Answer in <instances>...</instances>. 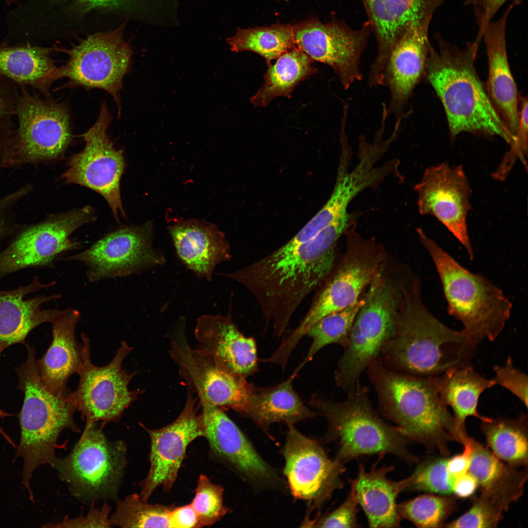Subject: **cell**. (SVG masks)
<instances>
[{
	"label": "cell",
	"instance_id": "1",
	"mask_svg": "<svg viewBox=\"0 0 528 528\" xmlns=\"http://www.w3.org/2000/svg\"><path fill=\"white\" fill-rule=\"evenodd\" d=\"M344 221L329 225L311 239L283 252L276 250L234 272L220 275L242 285L257 301L275 336L286 331L301 303L331 272Z\"/></svg>",
	"mask_w": 528,
	"mask_h": 528
},
{
	"label": "cell",
	"instance_id": "2",
	"mask_svg": "<svg viewBox=\"0 0 528 528\" xmlns=\"http://www.w3.org/2000/svg\"><path fill=\"white\" fill-rule=\"evenodd\" d=\"M400 299L395 333L378 359L386 368L418 377H436L471 365L476 344L462 330L439 321L423 304L419 280L399 286Z\"/></svg>",
	"mask_w": 528,
	"mask_h": 528
},
{
	"label": "cell",
	"instance_id": "3",
	"mask_svg": "<svg viewBox=\"0 0 528 528\" xmlns=\"http://www.w3.org/2000/svg\"><path fill=\"white\" fill-rule=\"evenodd\" d=\"M438 50L430 45L424 76L444 108L450 137L468 132L497 135L509 144L512 137L494 108L475 68L482 38L461 49L435 35Z\"/></svg>",
	"mask_w": 528,
	"mask_h": 528
},
{
	"label": "cell",
	"instance_id": "4",
	"mask_svg": "<svg viewBox=\"0 0 528 528\" xmlns=\"http://www.w3.org/2000/svg\"><path fill=\"white\" fill-rule=\"evenodd\" d=\"M382 415L408 440L448 456L456 440L453 416L441 400L436 377H418L386 368L378 359L366 370Z\"/></svg>",
	"mask_w": 528,
	"mask_h": 528
},
{
	"label": "cell",
	"instance_id": "5",
	"mask_svg": "<svg viewBox=\"0 0 528 528\" xmlns=\"http://www.w3.org/2000/svg\"><path fill=\"white\" fill-rule=\"evenodd\" d=\"M309 404L327 422L324 438L336 443V461L344 463L362 455L390 454L409 464L417 462L407 448L408 440L374 410L367 387L360 384L341 401L313 395Z\"/></svg>",
	"mask_w": 528,
	"mask_h": 528
},
{
	"label": "cell",
	"instance_id": "6",
	"mask_svg": "<svg viewBox=\"0 0 528 528\" xmlns=\"http://www.w3.org/2000/svg\"><path fill=\"white\" fill-rule=\"evenodd\" d=\"M26 348V359L17 369L24 398L19 414L20 440L15 458L22 459V483L32 498L33 473L55 456L61 433L66 429L80 431L74 419L76 410L67 396H59L46 386L39 372L34 349L29 345Z\"/></svg>",
	"mask_w": 528,
	"mask_h": 528
},
{
	"label": "cell",
	"instance_id": "7",
	"mask_svg": "<svg viewBox=\"0 0 528 528\" xmlns=\"http://www.w3.org/2000/svg\"><path fill=\"white\" fill-rule=\"evenodd\" d=\"M439 275L448 313L460 321L462 330L476 345L494 341L509 319L512 305L485 276L471 272L428 237L416 230Z\"/></svg>",
	"mask_w": 528,
	"mask_h": 528
},
{
	"label": "cell",
	"instance_id": "8",
	"mask_svg": "<svg viewBox=\"0 0 528 528\" xmlns=\"http://www.w3.org/2000/svg\"><path fill=\"white\" fill-rule=\"evenodd\" d=\"M104 426L85 425L70 453L55 456L49 464L74 497L84 503L115 499L127 464V446L121 440H110Z\"/></svg>",
	"mask_w": 528,
	"mask_h": 528
},
{
	"label": "cell",
	"instance_id": "9",
	"mask_svg": "<svg viewBox=\"0 0 528 528\" xmlns=\"http://www.w3.org/2000/svg\"><path fill=\"white\" fill-rule=\"evenodd\" d=\"M364 298L334 372L336 385L346 393L360 384L362 373L394 335L400 291L379 271Z\"/></svg>",
	"mask_w": 528,
	"mask_h": 528
},
{
	"label": "cell",
	"instance_id": "10",
	"mask_svg": "<svg viewBox=\"0 0 528 528\" xmlns=\"http://www.w3.org/2000/svg\"><path fill=\"white\" fill-rule=\"evenodd\" d=\"M356 225L344 233L346 250L336 269L298 326L283 341L286 349L293 350L321 318L355 303L380 271L385 257L383 246L374 238H363L355 231Z\"/></svg>",
	"mask_w": 528,
	"mask_h": 528
},
{
	"label": "cell",
	"instance_id": "11",
	"mask_svg": "<svg viewBox=\"0 0 528 528\" xmlns=\"http://www.w3.org/2000/svg\"><path fill=\"white\" fill-rule=\"evenodd\" d=\"M14 130L3 168H15L52 160L63 154L72 136L66 106L20 87Z\"/></svg>",
	"mask_w": 528,
	"mask_h": 528
},
{
	"label": "cell",
	"instance_id": "12",
	"mask_svg": "<svg viewBox=\"0 0 528 528\" xmlns=\"http://www.w3.org/2000/svg\"><path fill=\"white\" fill-rule=\"evenodd\" d=\"M81 338L82 361L77 373L79 382L76 390L67 394V399L76 411L80 412L85 425L101 422L104 426L118 421L144 390L129 389L136 372L129 373L122 368L132 347L122 341L110 362L99 367L91 360L89 339L84 333Z\"/></svg>",
	"mask_w": 528,
	"mask_h": 528
},
{
	"label": "cell",
	"instance_id": "13",
	"mask_svg": "<svg viewBox=\"0 0 528 528\" xmlns=\"http://www.w3.org/2000/svg\"><path fill=\"white\" fill-rule=\"evenodd\" d=\"M63 51L68 59L60 67L61 78H67L71 86L105 90L116 102L120 115L123 81L133 52L124 39L123 28L90 35Z\"/></svg>",
	"mask_w": 528,
	"mask_h": 528
},
{
	"label": "cell",
	"instance_id": "14",
	"mask_svg": "<svg viewBox=\"0 0 528 528\" xmlns=\"http://www.w3.org/2000/svg\"><path fill=\"white\" fill-rule=\"evenodd\" d=\"M206 438L212 453L254 493H286V482L258 452L249 439L221 409L198 399Z\"/></svg>",
	"mask_w": 528,
	"mask_h": 528
},
{
	"label": "cell",
	"instance_id": "15",
	"mask_svg": "<svg viewBox=\"0 0 528 528\" xmlns=\"http://www.w3.org/2000/svg\"><path fill=\"white\" fill-rule=\"evenodd\" d=\"M111 121L104 102L95 123L81 135L86 143L84 149L70 157L62 177L67 184L84 186L102 195L118 221L119 214L125 216L120 190L125 163L123 150L114 148L108 135Z\"/></svg>",
	"mask_w": 528,
	"mask_h": 528
},
{
	"label": "cell",
	"instance_id": "16",
	"mask_svg": "<svg viewBox=\"0 0 528 528\" xmlns=\"http://www.w3.org/2000/svg\"><path fill=\"white\" fill-rule=\"evenodd\" d=\"M371 31L368 21L355 29L336 18L328 22L309 19L293 26L297 47L330 66L345 90L362 79L360 61Z\"/></svg>",
	"mask_w": 528,
	"mask_h": 528
},
{
	"label": "cell",
	"instance_id": "17",
	"mask_svg": "<svg viewBox=\"0 0 528 528\" xmlns=\"http://www.w3.org/2000/svg\"><path fill=\"white\" fill-rule=\"evenodd\" d=\"M180 317L170 333L169 353L180 374L198 399L219 407L232 409L245 417L252 384L217 366L190 346Z\"/></svg>",
	"mask_w": 528,
	"mask_h": 528
},
{
	"label": "cell",
	"instance_id": "18",
	"mask_svg": "<svg viewBox=\"0 0 528 528\" xmlns=\"http://www.w3.org/2000/svg\"><path fill=\"white\" fill-rule=\"evenodd\" d=\"M282 453L288 488L311 510L320 508L336 490L343 487L344 463L329 457L320 443L287 425Z\"/></svg>",
	"mask_w": 528,
	"mask_h": 528
},
{
	"label": "cell",
	"instance_id": "19",
	"mask_svg": "<svg viewBox=\"0 0 528 528\" xmlns=\"http://www.w3.org/2000/svg\"><path fill=\"white\" fill-rule=\"evenodd\" d=\"M65 260L84 264L88 280L96 282L129 276L162 264L165 258L153 246L152 223L147 222L113 231Z\"/></svg>",
	"mask_w": 528,
	"mask_h": 528
},
{
	"label": "cell",
	"instance_id": "20",
	"mask_svg": "<svg viewBox=\"0 0 528 528\" xmlns=\"http://www.w3.org/2000/svg\"><path fill=\"white\" fill-rule=\"evenodd\" d=\"M95 219L93 209L87 206L26 228L0 253V277L29 267L50 265L62 254L81 249V243L69 237Z\"/></svg>",
	"mask_w": 528,
	"mask_h": 528
},
{
	"label": "cell",
	"instance_id": "21",
	"mask_svg": "<svg viewBox=\"0 0 528 528\" xmlns=\"http://www.w3.org/2000/svg\"><path fill=\"white\" fill-rule=\"evenodd\" d=\"M414 190L420 214L435 217L462 244L473 260L474 250L467 225L472 190L462 165L454 166L445 162L429 166Z\"/></svg>",
	"mask_w": 528,
	"mask_h": 528
},
{
	"label": "cell",
	"instance_id": "22",
	"mask_svg": "<svg viewBox=\"0 0 528 528\" xmlns=\"http://www.w3.org/2000/svg\"><path fill=\"white\" fill-rule=\"evenodd\" d=\"M198 399L188 388L183 410L172 423L159 429L151 430L141 423L151 441L150 466L140 484L141 498L147 501L161 487L169 491L176 481L188 446L197 438L204 437L201 413L198 411Z\"/></svg>",
	"mask_w": 528,
	"mask_h": 528
},
{
	"label": "cell",
	"instance_id": "23",
	"mask_svg": "<svg viewBox=\"0 0 528 528\" xmlns=\"http://www.w3.org/2000/svg\"><path fill=\"white\" fill-rule=\"evenodd\" d=\"M429 26L408 25L398 37L387 58L383 75V86L390 91L388 116L396 120L407 117L411 110L406 107L417 85L424 76L431 45Z\"/></svg>",
	"mask_w": 528,
	"mask_h": 528
},
{
	"label": "cell",
	"instance_id": "24",
	"mask_svg": "<svg viewBox=\"0 0 528 528\" xmlns=\"http://www.w3.org/2000/svg\"><path fill=\"white\" fill-rule=\"evenodd\" d=\"M377 44L367 80L381 84L386 63L396 40L410 24L430 25L435 12L448 0H361Z\"/></svg>",
	"mask_w": 528,
	"mask_h": 528
},
{
	"label": "cell",
	"instance_id": "25",
	"mask_svg": "<svg viewBox=\"0 0 528 528\" xmlns=\"http://www.w3.org/2000/svg\"><path fill=\"white\" fill-rule=\"evenodd\" d=\"M231 313L230 309L226 315L199 317L194 331L195 349L220 368L246 379L258 370L256 343L239 330Z\"/></svg>",
	"mask_w": 528,
	"mask_h": 528
},
{
	"label": "cell",
	"instance_id": "26",
	"mask_svg": "<svg viewBox=\"0 0 528 528\" xmlns=\"http://www.w3.org/2000/svg\"><path fill=\"white\" fill-rule=\"evenodd\" d=\"M515 5L513 2L508 5L499 19L488 23L482 33L488 64L486 90L513 139L519 123V97L507 57L506 28L507 19Z\"/></svg>",
	"mask_w": 528,
	"mask_h": 528
},
{
	"label": "cell",
	"instance_id": "27",
	"mask_svg": "<svg viewBox=\"0 0 528 528\" xmlns=\"http://www.w3.org/2000/svg\"><path fill=\"white\" fill-rule=\"evenodd\" d=\"M168 230L178 257L199 278L210 281L217 265L231 259L229 242L213 224L180 219Z\"/></svg>",
	"mask_w": 528,
	"mask_h": 528
},
{
	"label": "cell",
	"instance_id": "28",
	"mask_svg": "<svg viewBox=\"0 0 528 528\" xmlns=\"http://www.w3.org/2000/svg\"><path fill=\"white\" fill-rule=\"evenodd\" d=\"M44 284L37 279L29 285L10 291H0V352L9 346L23 343L34 329L52 323L62 312L58 309H42L43 304L59 298L60 295H40L25 299L28 295L53 284Z\"/></svg>",
	"mask_w": 528,
	"mask_h": 528
},
{
	"label": "cell",
	"instance_id": "29",
	"mask_svg": "<svg viewBox=\"0 0 528 528\" xmlns=\"http://www.w3.org/2000/svg\"><path fill=\"white\" fill-rule=\"evenodd\" d=\"M81 317L78 310L71 308L62 312L51 323L52 341L44 355L37 360L42 380L55 394L65 397L70 377L77 374L82 355V344L76 337V328Z\"/></svg>",
	"mask_w": 528,
	"mask_h": 528
},
{
	"label": "cell",
	"instance_id": "30",
	"mask_svg": "<svg viewBox=\"0 0 528 528\" xmlns=\"http://www.w3.org/2000/svg\"><path fill=\"white\" fill-rule=\"evenodd\" d=\"M376 463L367 472L359 464L358 474L350 481L354 488L358 505L364 510L368 526L371 528H398L401 518L397 512L396 499L399 494L408 489L410 476L393 481L387 477L394 470L393 466L377 468Z\"/></svg>",
	"mask_w": 528,
	"mask_h": 528
},
{
	"label": "cell",
	"instance_id": "31",
	"mask_svg": "<svg viewBox=\"0 0 528 528\" xmlns=\"http://www.w3.org/2000/svg\"><path fill=\"white\" fill-rule=\"evenodd\" d=\"M296 376L292 374L286 380L272 386L252 385L245 418L250 419L270 439H273L270 428L272 424L294 425L314 418L318 415L305 405L294 390L292 382Z\"/></svg>",
	"mask_w": 528,
	"mask_h": 528
},
{
	"label": "cell",
	"instance_id": "32",
	"mask_svg": "<svg viewBox=\"0 0 528 528\" xmlns=\"http://www.w3.org/2000/svg\"><path fill=\"white\" fill-rule=\"evenodd\" d=\"M438 391L442 402L454 413V430L457 441L461 444L468 436L466 418L475 417L482 421L491 418L481 415L477 410L481 395L495 385L494 380L479 374L471 365L450 370L437 376Z\"/></svg>",
	"mask_w": 528,
	"mask_h": 528
},
{
	"label": "cell",
	"instance_id": "33",
	"mask_svg": "<svg viewBox=\"0 0 528 528\" xmlns=\"http://www.w3.org/2000/svg\"><path fill=\"white\" fill-rule=\"evenodd\" d=\"M49 48L24 45L0 46V76L19 87H30L50 97L52 84L61 79Z\"/></svg>",
	"mask_w": 528,
	"mask_h": 528
},
{
	"label": "cell",
	"instance_id": "34",
	"mask_svg": "<svg viewBox=\"0 0 528 528\" xmlns=\"http://www.w3.org/2000/svg\"><path fill=\"white\" fill-rule=\"evenodd\" d=\"M313 61L299 48L285 53L273 64H267L262 87L250 98L257 107L266 106L275 98H290L295 87L301 81L316 73Z\"/></svg>",
	"mask_w": 528,
	"mask_h": 528
},
{
	"label": "cell",
	"instance_id": "35",
	"mask_svg": "<svg viewBox=\"0 0 528 528\" xmlns=\"http://www.w3.org/2000/svg\"><path fill=\"white\" fill-rule=\"evenodd\" d=\"M526 482L519 478L481 489L469 510L445 527L496 528L510 505L522 496Z\"/></svg>",
	"mask_w": 528,
	"mask_h": 528
},
{
	"label": "cell",
	"instance_id": "36",
	"mask_svg": "<svg viewBox=\"0 0 528 528\" xmlns=\"http://www.w3.org/2000/svg\"><path fill=\"white\" fill-rule=\"evenodd\" d=\"M487 447L500 460L516 468L528 466L527 415L517 418H497L482 421Z\"/></svg>",
	"mask_w": 528,
	"mask_h": 528
},
{
	"label": "cell",
	"instance_id": "37",
	"mask_svg": "<svg viewBox=\"0 0 528 528\" xmlns=\"http://www.w3.org/2000/svg\"><path fill=\"white\" fill-rule=\"evenodd\" d=\"M226 42L232 51L255 52L264 57L267 64L297 47L293 26L289 24L276 23L246 29L238 27L235 35L227 38Z\"/></svg>",
	"mask_w": 528,
	"mask_h": 528
},
{
	"label": "cell",
	"instance_id": "38",
	"mask_svg": "<svg viewBox=\"0 0 528 528\" xmlns=\"http://www.w3.org/2000/svg\"><path fill=\"white\" fill-rule=\"evenodd\" d=\"M364 302V297L359 298L354 304L327 314L308 330L306 335L312 341L306 356L293 371L294 374L297 375L324 347L332 344H338L343 349L346 347L355 318Z\"/></svg>",
	"mask_w": 528,
	"mask_h": 528
},
{
	"label": "cell",
	"instance_id": "39",
	"mask_svg": "<svg viewBox=\"0 0 528 528\" xmlns=\"http://www.w3.org/2000/svg\"><path fill=\"white\" fill-rule=\"evenodd\" d=\"M116 501L115 510L109 519L111 527L173 528L174 506L149 504L136 493Z\"/></svg>",
	"mask_w": 528,
	"mask_h": 528
},
{
	"label": "cell",
	"instance_id": "40",
	"mask_svg": "<svg viewBox=\"0 0 528 528\" xmlns=\"http://www.w3.org/2000/svg\"><path fill=\"white\" fill-rule=\"evenodd\" d=\"M454 495L424 494L397 504L400 518L418 528L444 527L458 507Z\"/></svg>",
	"mask_w": 528,
	"mask_h": 528
},
{
	"label": "cell",
	"instance_id": "41",
	"mask_svg": "<svg viewBox=\"0 0 528 528\" xmlns=\"http://www.w3.org/2000/svg\"><path fill=\"white\" fill-rule=\"evenodd\" d=\"M448 459L444 456L429 457L420 462L410 476L411 484L408 489L452 495L456 478L448 471Z\"/></svg>",
	"mask_w": 528,
	"mask_h": 528
},
{
	"label": "cell",
	"instance_id": "42",
	"mask_svg": "<svg viewBox=\"0 0 528 528\" xmlns=\"http://www.w3.org/2000/svg\"><path fill=\"white\" fill-rule=\"evenodd\" d=\"M470 449L468 472L476 480L481 489L504 479L514 467L502 461L488 447L469 436L465 442Z\"/></svg>",
	"mask_w": 528,
	"mask_h": 528
},
{
	"label": "cell",
	"instance_id": "43",
	"mask_svg": "<svg viewBox=\"0 0 528 528\" xmlns=\"http://www.w3.org/2000/svg\"><path fill=\"white\" fill-rule=\"evenodd\" d=\"M223 490L222 486L214 484L205 475H199L191 505L200 527L214 524L228 512L223 504Z\"/></svg>",
	"mask_w": 528,
	"mask_h": 528
},
{
	"label": "cell",
	"instance_id": "44",
	"mask_svg": "<svg viewBox=\"0 0 528 528\" xmlns=\"http://www.w3.org/2000/svg\"><path fill=\"white\" fill-rule=\"evenodd\" d=\"M528 100L527 97L521 99L519 110V123L517 132L510 143L509 150L505 154L502 161L493 173L492 176L497 180H504L508 176L515 163L520 159L527 168L528 152Z\"/></svg>",
	"mask_w": 528,
	"mask_h": 528
},
{
	"label": "cell",
	"instance_id": "45",
	"mask_svg": "<svg viewBox=\"0 0 528 528\" xmlns=\"http://www.w3.org/2000/svg\"><path fill=\"white\" fill-rule=\"evenodd\" d=\"M16 84L0 76V169L3 168L7 149L14 131L15 116L20 90Z\"/></svg>",
	"mask_w": 528,
	"mask_h": 528
},
{
	"label": "cell",
	"instance_id": "46",
	"mask_svg": "<svg viewBox=\"0 0 528 528\" xmlns=\"http://www.w3.org/2000/svg\"><path fill=\"white\" fill-rule=\"evenodd\" d=\"M358 503L354 488L351 490L345 501L336 509L319 519H306L303 527L317 528H356L359 527L357 519Z\"/></svg>",
	"mask_w": 528,
	"mask_h": 528
},
{
	"label": "cell",
	"instance_id": "47",
	"mask_svg": "<svg viewBox=\"0 0 528 528\" xmlns=\"http://www.w3.org/2000/svg\"><path fill=\"white\" fill-rule=\"evenodd\" d=\"M495 385H500L510 391L528 407V376L513 366L511 357L504 365L494 367Z\"/></svg>",
	"mask_w": 528,
	"mask_h": 528
},
{
	"label": "cell",
	"instance_id": "48",
	"mask_svg": "<svg viewBox=\"0 0 528 528\" xmlns=\"http://www.w3.org/2000/svg\"><path fill=\"white\" fill-rule=\"evenodd\" d=\"M95 502L91 503L90 508L86 515L74 518L66 516L61 522L48 526L56 528H110V507L106 503L101 507H96Z\"/></svg>",
	"mask_w": 528,
	"mask_h": 528
},
{
	"label": "cell",
	"instance_id": "49",
	"mask_svg": "<svg viewBox=\"0 0 528 528\" xmlns=\"http://www.w3.org/2000/svg\"><path fill=\"white\" fill-rule=\"evenodd\" d=\"M31 184H27L0 198V239L10 232L15 224L16 205L31 191Z\"/></svg>",
	"mask_w": 528,
	"mask_h": 528
},
{
	"label": "cell",
	"instance_id": "50",
	"mask_svg": "<svg viewBox=\"0 0 528 528\" xmlns=\"http://www.w3.org/2000/svg\"><path fill=\"white\" fill-rule=\"evenodd\" d=\"M508 0H464L465 5L472 6L479 26L478 34L482 36L485 26L498 12L500 8ZM524 0H513L516 5Z\"/></svg>",
	"mask_w": 528,
	"mask_h": 528
},
{
	"label": "cell",
	"instance_id": "51",
	"mask_svg": "<svg viewBox=\"0 0 528 528\" xmlns=\"http://www.w3.org/2000/svg\"><path fill=\"white\" fill-rule=\"evenodd\" d=\"M84 12L95 9H117L133 5L138 0H65ZM159 2L158 0H156Z\"/></svg>",
	"mask_w": 528,
	"mask_h": 528
},
{
	"label": "cell",
	"instance_id": "52",
	"mask_svg": "<svg viewBox=\"0 0 528 528\" xmlns=\"http://www.w3.org/2000/svg\"><path fill=\"white\" fill-rule=\"evenodd\" d=\"M172 522L173 528L200 527L197 515L191 504L182 506H175L172 513Z\"/></svg>",
	"mask_w": 528,
	"mask_h": 528
},
{
	"label": "cell",
	"instance_id": "53",
	"mask_svg": "<svg viewBox=\"0 0 528 528\" xmlns=\"http://www.w3.org/2000/svg\"><path fill=\"white\" fill-rule=\"evenodd\" d=\"M478 484L468 472L456 477L453 486V493L457 498H467L475 492Z\"/></svg>",
	"mask_w": 528,
	"mask_h": 528
},
{
	"label": "cell",
	"instance_id": "54",
	"mask_svg": "<svg viewBox=\"0 0 528 528\" xmlns=\"http://www.w3.org/2000/svg\"><path fill=\"white\" fill-rule=\"evenodd\" d=\"M464 450L461 454L449 458L447 468L450 473L457 477L468 472L470 460V449L469 445H463Z\"/></svg>",
	"mask_w": 528,
	"mask_h": 528
},
{
	"label": "cell",
	"instance_id": "55",
	"mask_svg": "<svg viewBox=\"0 0 528 528\" xmlns=\"http://www.w3.org/2000/svg\"><path fill=\"white\" fill-rule=\"evenodd\" d=\"M0 353H1V352H0ZM11 416L10 414H9L8 413L3 411L0 408V418H4V417H7V416ZM0 434L4 437V438L11 445H12V446H13V447L16 448V446H15L14 443L13 442V441L11 440V439L10 438V437L6 434V433L4 432V431L1 428L0 425Z\"/></svg>",
	"mask_w": 528,
	"mask_h": 528
}]
</instances>
